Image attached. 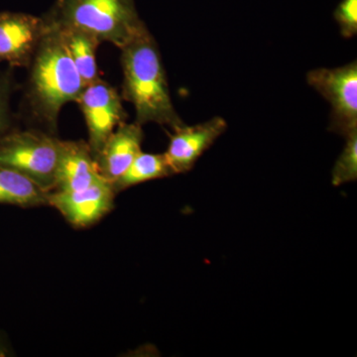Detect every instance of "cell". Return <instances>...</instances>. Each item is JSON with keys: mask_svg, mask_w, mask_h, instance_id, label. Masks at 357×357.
Returning a JSON list of instances; mask_svg holds the SVG:
<instances>
[{"mask_svg": "<svg viewBox=\"0 0 357 357\" xmlns=\"http://www.w3.org/2000/svg\"><path fill=\"white\" fill-rule=\"evenodd\" d=\"M123 93L132 103L136 122H155L177 129L185 126L169 91L165 70L153 37L146 30L121 49Z\"/></svg>", "mask_w": 357, "mask_h": 357, "instance_id": "obj_1", "label": "cell"}, {"mask_svg": "<svg viewBox=\"0 0 357 357\" xmlns=\"http://www.w3.org/2000/svg\"><path fill=\"white\" fill-rule=\"evenodd\" d=\"M36 49L31 75L33 93L44 116L56 123L61 109L66 103L77 102L86 86L58 26L45 22Z\"/></svg>", "mask_w": 357, "mask_h": 357, "instance_id": "obj_2", "label": "cell"}, {"mask_svg": "<svg viewBox=\"0 0 357 357\" xmlns=\"http://www.w3.org/2000/svg\"><path fill=\"white\" fill-rule=\"evenodd\" d=\"M49 21L82 30L119 49L147 30L134 0H57Z\"/></svg>", "mask_w": 357, "mask_h": 357, "instance_id": "obj_3", "label": "cell"}, {"mask_svg": "<svg viewBox=\"0 0 357 357\" xmlns=\"http://www.w3.org/2000/svg\"><path fill=\"white\" fill-rule=\"evenodd\" d=\"M60 140L45 134L22 131L0 137V165L30 178L45 191L55 188Z\"/></svg>", "mask_w": 357, "mask_h": 357, "instance_id": "obj_4", "label": "cell"}, {"mask_svg": "<svg viewBox=\"0 0 357 357\" xmlns=\"http://www.w3.org/2000/svg\"><path fill=\"white\" fill-rule=\"evenodd\" d=\"M307 82L332 105L331 131L345 137L357 130L356 61L335 69L312 70Z\"/></svg>", "mask_w": 357, "mask_h": 357, "instance_id": "obj_5", "label": "cell"}, {"mask_svg": "<svg viewBox=\"0 0 357 357\" xmlns=\"http://www.w3.org/2000/svg\"><path fill=\"white\" fill-rule=\"evenodd\" d=\"M77 102L88 126V144L96 158L109 136L123 122L121 98L116 89L98 77L84 88Z\"/></svg>", "mask_w": 357, "mask_h": 357, "instance_id": "obj_6", "label": "cell"}, {"mask_svg": "<svg viewBox=\"0 0 357 357\" xmlns=\"http://www.w3.org/2000/svg\"><path fill=\"white\" fill-rule=\"evenodd\" d=\"M115 191L105 178L84 189L49 192L48 204L75 227L95 225L114 208Z\"/></svg>", "mask_w": 357, "mask_h": 357, "instance_id": "obj_7", "label": "cell"}, {"mask_svg": "<svg viewBox=\"0 0 357 357\" xmlns=\"http://www.w3.org/2000/svg\"><path fill=\"white\" fill-rule=\"evenodd\" d=\"M227 128L222 117L215 116L197 126H183L170 136L168 149L164 155L174 174L189 172L215 140Z\"/></svg>", "mask_w": 357, "mask_h": 357, "instance_id": "obj_8", "label": "cell"}, {"mask_svg": "<svg viewBox=\"0 0 357 357\" xmlns=\"http://www.w3.org/2000/svg\"><path fill=\"white\" fill-rule=\"evenodd\" d=\"M45 22L24 13H0V61L25 64L43 35Z\"/></svg>", "mask_w": 357, "mask_h": 357, "instance_id": "obj_9", "label": "cell"}, {"mask_svg": "<svg viewBox=\"0 0 357 357\" xmlns=\"http://www.w3.org/2000/svg\"><path fill=\"white\" fill-rule=\"evenodd\" d=\"M140 124L121 122L96 155L102 177L114 185L128 170L133 160L141 152L143 131Z\"/></svg>", "mask_w": 357, "mask_h": 357, "instance_id": "obj_10", "label": "cell"}, {"mask_svg": "<svg viewBox=\"0 0 357 357\" xmlns=\"http://www.w3.org/2000/svg\"><path fill=\"white\" fill-rule=\"evenodd\" d=\"M100 178H103L88 143L60 140L55 188L52 192L76 191Z\"/></svg>", "mask_w": 357, "mask_h": 357, "instance_id": "obj_11", "label": "cell"}, {"mask_svg": "<svg viewBox=\"0 0 357 357\" xmlns=\"http://www.w3.org/2000/svg\"><path fill=\"white\" fill-rule=\"evenodd\" d=\"M49 192L13 169L0 165V204L32 208L48 204Z\"/></svg>", "mask_w": 357, "mask_h": 357, "instance_id": "obj_12", "label": "cell"}, {"mask_svg": "<svg viewBox=\"0 0 357 357\" xmlns=\"http://www.w3.org/2000/svg\"><path fill=\"white\" fill-rule=\"evenodd\" d=\"M54 24L58 26L62 33L63 39L67 45L70 57L79 70V76L83 79L84 86H86L89 84L93 83L98 79L96 52L100 42L93 35L76 29V28L61 26L56 23Z\"/></svg>", "mask_w": 357, "mask_h": 357, "instance_id": "obj_13", "label": "cell"}, {"mask_svg": "<svg viewBox=\"0 0 357 357\" xmlns=\"http://www.w3.org/2000/svg\"><path fill=\"white\" fill-rule=\"evenodd\" d=\"M170 167L167 163L165 155L143 153L136 156L121 178L112 185L115 192L133 187V185L172 176Z\"/></svg>", "mask_w": 357, "mask_h": 357, "instance_id": "obj_14", "label": "cell"}, {"mask_svg": "<svg viewBox=\"0 0 357 357\" xmlns=\"http://www.w3.org/2000/svg\"><path fill=\"white\" fill-rule=\"evenodd\" d=\"M344 151L340 155L333 170V184L338 185L356 181L357 130L345 136Z\"/></svg>", "mask_w": 357, "mask_h": 357, "instance_id": "obj_15", "label": "cell"}, {"mask_svg": "<svg viewBox=\"0 0 357 357\" xmlns=\"http://www.w3.org/2000/svg\"><path fill=\"white\" fill-rule=\"evenodd\" d=\"M335 20L340 25L344 38H352L357 34V0H342L335 9Z\"/></svg>", "mask_w": 357, "mask_h": 357, "instance_id": "obj_16", "label": "cell"}, {"mask_svg": "<svg viewBox=\"0 0 357 357\" xmlns=\"http://www.w3.org/2000/svg\"><path fill=\"white\" fill-rule=\"evenodd\" d=\"M8 83L4 79H0V137L4 135V130L8 123Z\"/></svg>", "mask_w": 357, "mask_h": 357, "instance_id": "obj_17", "label": "cell"}, {"mask_svg": "<svg viewBox=\"0 0 357 357\" xmlns=\"http://www.w3.org/2000/svg\"><path fill=\"white\" fill-rule=\"evenodd\" d=\"M7 356V351L4 344H2L1 340H0V357H3Z\"/></svg>", "mask_w": 357, "mask_h": 357, "instance_id": "obj_18", "label": "cell"}]
</instances>
